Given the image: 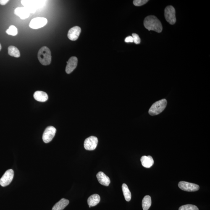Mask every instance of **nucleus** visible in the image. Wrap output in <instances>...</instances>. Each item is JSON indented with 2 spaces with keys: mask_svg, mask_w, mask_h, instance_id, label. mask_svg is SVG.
<instances>
[{
  "mask_svg": "<svg viewBox=\"0 0 210 210\" xmlns=\"http://www.w3.org/2000/svg\"><path fill=\"white\" fill-rule=\"evenodd\" d=\"M56 129L53 126L46 128L44 132L43 139L45 143H49L52 140L55 135Z\"/></svg>",
  "mask_w": 210,
  "mask_h": 210,
  "instance_id": "obj_6",
  "label": "nucleus"
},
{
  "mask_svg": "<svg viewBox=\"0 0 210 210\" xmlns=\"http://www.w3.org/2000/svg\"><path fill=\"white\" fill-rule=\"evenodd\" d=\"M165 17L166 20L171 25H174L176 21V11L172 6H167L165 9Z\"/></svg>",
  "mask_w": 210,
  "mask_h": 210,
  "instance_id": "obj_5",
  "label": "nucleus"
},
{
  "mask_svg": "<svg viewBox=\"0 0 210 210\" xmlns=\"http://www.w3.org/2000/svg\"><path fill=\"white\" fill-rule=\"evenodd\" d=\"M8 53L9 55L14 57L18 58L20 56V51L17 48L14 46H11L9 47L8 48Z\"/></svg>",
  "mask_w": 210,
  "mask_h": 210,
  "instance_id": "obj_20",
  "label": "nucleus"
},
{
  "mask_svg": "<svg viewBox=\"0 0 210 210\" xmlns=\"http://www.w3.org/2000/svg\"><path fill=\"white\" fill-rule=\"evenodd\" d=\"M69 200L62 198L59 202L56 203L52 208V210H63L69 204Z\"/></svg>",
  "mask_w": 210,
  "mask_h": 210,
  "instance_id": "obj_17",
  "label": "nucleus"
},
{
  "mask_svg": "<svg viewBox=\"0 0 210 210\" xmlns=\"http://www.w3.org/2000/svg\"><path fill=\"white\" fill-rule=\"evenodd\" d=\"M6 33L8 34L15 36L18 34V29L14 25H11L8 29L6 30Z\"/></svg>",
  "mask_w": 210,
  "mask_h": 210,
  "instance_id": "obj_22",
  "label": "nucleus"
},
{
  "mask_svg": "<svg viewBox=\"0 0 210 210\" xmlns=\"http://www.w3.org/2000/svg\"><path fill=\"white\" fill-rule=\"evenodd\" d=\"M132 37L133 38L134 43L137 45L140 43V39L138 34L135 33L132 34Z\"/></svg>",
  "mask_w": 210,
  "mask_h": 210,
  "instance_id": "obj_25",
  "label": "nucleus"
},
{
  "mask_svg": "<svg viewBox=\"0 0 210 210\" xmlns=\"http://www.w3.org/2000/svg\"><path fill=\"white\" fill-rule=\"evenodd\" d=\"M14 175V171L12 169H9L6 171L0 179V185L3 187H5L9 185L13 178Z\"/></svg>",
  "mask_w": 210,
  "mask_h": 210,
  "instance_id": "obj_7",
  "label": "nucleus"
},
{
  "mask_svg": "<svg viewBox=\"0 0 210 210\" xmlns=\"http://www.w3.org/2000/svg\"><path fill=\"white\" fill-rule=\"evenodd\" d=\"M47 19L43 17H37L32 19L29 25L30 28L37 29L44 27L47 24Z\"/></svg>",
  "mask_w": 210,
  "mask_h": 210,
  "instance_id": "obj_8",
  "label": "nucleus"
},
{
  "mask_svg": "<svg viewBox=\"0 0 210 210\" xmlns=\"http://www.w3.org/2000/svg\"><path fill=\"white\" fill-rule=\"evenodd\" d=\"M97 177L98 181L102 185L108 186L111 182L110 179L104 172H99L97 174Z\"/></svg>",
  "mask_w": 210,
  "mask_h": 210,
  "instance_id": "obj_14",
  "label": "nucleus"
},
{
  "mask_svg": "<svg viewBox=\"0 0 210 210\" xmlns=\"http://www.w3.org/2000/svg\"><path fill=\"white\" fill-rule=\"evenodd\" d=\"M144 25L147 29L160 33L162 31V24L155 16H148L144 21Z\"/></svg>",
  "mask_w": 210,
  "mask_h": 210,
  "instance_id": "obj_1",
  "label": "nucleus"
},
{
  "mask_svg": "<svg viewBox=\"0 0 210 210\" xmlns=\"http://www.w3.org/2000/svg\"><path fill=\"white\" fill-rule=\"evenodd\" d=\"M46 1H22L21 3L30 13H34L37 9L43 7Z\"/></svg>",
  "mask_w": 210,
  "mask_h": 210,
  "instance_id": "obj_3",
  "label": "nucleus"
},
{
  "mask_svg": "<svg viewBox=\"0 0 210 210\" xmlns=\"http://www.w3.org/2000/svg\"><path fill=\"white\" fill-rule=\"evenodd\" d=\"M14 13L22 20L28 18L30 13L25 7L17 8L14 11Z\"/></svg>",
  "mask_w": 210,
  "mask_h": 210,
  "instance_id": "obj_13",
  "label": "nucleus"
},
{
  "mask_svg": "<svg viewBox=\"0 0 210 210\" xmlns=\"http://www.w3.org/2000/svg\"><path fill=\"white\" fill-rule=\"evenodd\" d=\"M78 60L77 57L75 56H72L69 60L67 62V65L66 66V71L67 74H70L76 67Z\"/></svg>",
  "mask_w": 210,
  "mask_h": 210,
  "instance_id": "obj_12",
  "label": "nucleus"
},
{
  "mask_svg": "<svg viewBox=\"0 0 210 210\" xmlns=\"http://www.w3.org/2000/svg\"><path fill=\"white\" fill-rule=\"evenodd\" d=\"M101 197L98 194H93L88 198L87 202L89 207L96 206L100 202Z\"/></svg>",
  "mask_w": 210,
  "mask_h": 210,
  "instance_id": "obj_18",
  "label": "nucleus"
},
{
  "mask_svg": "<svg viewBox=\"0 0 210 210\" xmlns=\"http://www.w3.org/2000/svg\"><path fill=\"white\" fill-rule=\"evenodd\" d=\"M98 143V140L97 137L90 136L86 139L84 142V147L87 150L92 151L96 148Z\"/></svg>",
  "mask_w": 210,
  "mask_h": 210,
  "instance_id": "obj_10",
  "label": "nucleus"
},
{
  "mask_svg": "<svg viewBox=\"0 0 210 210\" xmlns=\"http://www.w3.org/2000/svg\"><path fill=\"white\" fill-rule=\"evenodd\" d=\"M34 97L35 100L41 102H44L47 101L48 98L46 93L40 91L35 92L34 93Z\"/></svg>",
  "mask_w": 210,
  "mask_h": 210,
  "instance_id": "obj_16",
  "label": "nucleus"
},
{
  "mask_svg": "<svg viewBox=\"0 0 210 210\" xmlns=\"http://www.w3.org/2000/svg\"><path fill=\"white\" fill-rule=\"evenodd\" d=\"M148 1V0H134L133 4L135 6H140L146 4Z\"/></svg>",
  "mask_w": 210,
  "mask_h": 210,
  "instance_id": "obj_24",
  "label": "nucleus"
},
{
  "mask_svg": "<svg viewBox=\"0 0 210 210\" xmlns=\"http://www.w3.org/2000/svg\"><path fill=\"white\" fill-rule=\"evenodd\" d=\"M181 190L189 192H196L199 190V186L196 184L185 181H181L178 184Z\"/></svg>",
  "mask_w": 210,
  "mask_h": 210,
  "instance_id": "obj_9",
  "label": "nucleus"
},
{
  "mask_svg": "<svg viewBox=\"0 0 210 210\" xmlns=\"http://www.w3.org/2000/svg\"><path fill=\"white\" fill-rule=\"evenodd\" d=\"M38 59L40 63L44 66L49 65L51 62V52L49 48L43 46L38 53Z\"/></svg>",
  "mask_w": 210,
  "mask_h": 210,
  "instance_id": "obj_2",
  "label": "nucleus"
},
{
  "mask_svg": "<svg viewBox=\"0 0 210 210\" xmlns=\"http://www.w3.org/2000/svg\"><path fill=\"white\" fill-rule=\"evenodd\" d=\"M125 41L126 43H133V38L132 36H129L125 39Z\"/></svg>",
  "mask_w": 210,
  "mask_h": 210,
  "instance_id": "obj_26",
  "label": "nucleus"
},
{
  "mask_svg": "<svg viewBox=\"0 0 210 210\" xmlns=\"http://www.w3.org/2000/svg\"><path fill=\"white\" fill-rule=\"evenodd\" d=\"M122 189L125 200L127 202L130 201L131 199V193L128 187L126 184L124 183L122 186Z\"/></svg>",
  "mask_w": 210,
  "mask_h": 210,
  "instance_id": "obj_21",
  "label": "nucleus"
},
{
  "mask_svg": "<svg viewBox=\"0 0 210 210\" xmlns=\"http://www.w3.org/2000/svg\"><path fill=\"white\" fill-rule=\"evenodd\" d=\"M8 0H0V4L1 5H5L8 2Z\"/></svg>",
  "mask_w": 210,
  "mask_h": 210,
  "instance_id": "obj_27",
  "label": "nucleus"
},
{
  "mask_svg": "<svg viewBox=\"0 0 210 210\" xmlns=\"http://www.w3.org/2000/svg\"><path fill=\"white\" fill-rule=\"evenodd\" d=\"M167 105V101L165 99L156 102L152 105L149 111V113L151 116L158 115L164 110Z\"/></svg>",
  "mask_w": 210,
  "mask_h": 210,
  "instance_id": "obj_4",
  "label": "nucleus"
},
{
  "mask_svg": "<svg viewBox=\"0 0 210 210\" xmlns=\"http://www.w3.org/2000/svg\"><path fill=\"white\" fill-rule=\"evenodd\" d=\"M2 48V46L1 44H0V51H1Z\"/></svg>",
  "mask_w": 210,
  "mask_h": 210,
  "instance_id": "obj_28",
  "label": "nucleus"
},
{
  "mask_svg": "<svg viewBox=\"0 0 210 210\" xmlns=\"http://www.w3.org/2000/svg\"><path fill=\"white\" fill-rule=\"evenodd\" d=\"M81 32V29L80 27L75 26L72 27L68 32V38L71 41H76L78 39Z\"/></svg>",
  "mask_w": 210,
  "mask_h": 210,
  "instance_id": "obj_11",
  "label": "nucleus"
},
{
  "mask_svg": "<svg viewBox=\"0 0 210 210\" xmlns=\"http://www.w3.org/2000/svg\"><path fill=\"white\" fill-rule=\"evenodd\" d=\"M151 205V197L149 195H146L142 201V207L143 210H148Z\"/></svg>",
  "mask_w": 210,
  "mask_h": 210,
  "instance_id": "obj_19",
  "label": "nucleus"
},
{
  "mask_svg": "<svg viewBox=\"0 0 210 210\" xmlns=\"http://www.w3.org/2000/svg\"><path fill=\"white\" fill-rule=\"evenodd\" d=\"M142 165L144 167L149 168L153 166L154 164V160L152 157L150 156H144L140 159Z\"/></svg>",
  "mask_w": 210,
  "mask_h": 210,
  "instance_id": "obj_15",
  "label": "nucleus"
},
{
  "mask_svg": "<svg viewBox=\"0 0 210 210\" xmlns=\"http://www.w3.org/2000/svg\"><path fill=\"white\" fill-rule=\"evenodd\" d=\"M179 210H199L195 205L187 204L183 205L179 208Z\"/></svg>",
  "mask_w": 210,
  "mask_h": 210,
  "instance_id": "obj_23",
  "label": "nucleus"
}]
</instances>
